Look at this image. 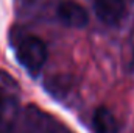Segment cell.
<instances>
[{
	"instance_id": "6da1fadb",
	"label": "cell",
	"mask_w": 134,
	"mask_h": 133,
	"mask_svg": "<svg viewBox=\"0 0 134 133\" xmlns=\"http://www.w3.org/2000/svg\"><path fill=\"white\" fill-rule=\"evenodd\" d=\"M16 57L27 72L30 74H39L47 61V45L45 42L34 36V34H25L19 38L16 44Z\"/></svg>"
},
{
	"instance_id": "7a4b0ae2",
	"label": "cell",
	"mask_w": 134,
	"mask_h": 133,
	"mask_svg": "<svg viewBox=\"0 0 134 133\" xmlns=\"http://www.w3.org/2000/svg\"><path fill=\"white\" fill-rule=\"evenodd\" d=\"M56 16L61 24L70 28H84L89 24V13L86 8L73 0H64L58 5Z\"/></svg>"
},
{
	"instance_id": "3957f363",
	"label": "cell",
	"mask_w": 134,
	"mask_h": 133,
	"mask_svg": "<svg viewBox=\"0 0 134 133\" xmlns=\"http://www.w3.org/2000/svg\"><path fill=\"white\" fill-rule=\"evenodd\" d=\"M126 11L125 0H94V13L106 25H117Z\"/></svg>"
},
{
	"instance_id": "277c9868",
	"label": "cell",
	"mask_w": 134,
	"mask_h": 133,
	"mask_svg": "<svg viewBox=\"0 0 134 133\" xmlns=\"http://www.w3.org/2000/svg\"><path fill=\"white\" fill-rule=\"evenodd\" d=\"M17 113V103L11 94L0 88V133H9Z\"/></svg>"
},
{
	"instance_id": "5b68a950",
	"label": "cell",
	"mask_w": 134,
	"mask_h": 133,
	"mask_svg": "<svg viewBox=\"0 0 134 133\" xmlns=\"http://www.w3.org/2000/svg\"><path fill=\"white\" fill-rule=\"evenodd\" d=\"M92 127L95 133H119L117 121L111 110H108L106 106H100L95 110L92 117Z\"/></svg>"
},
{
	"instance_id": "8992f818",
	"label": "cell",
	"mask_w": 134,
	"mask_h": 133,
	"mask_svg": "<svg viewBox=\"0 0 134 133\" xmlns=\"http://www.w3.org/2000/svg\"><path fill=\"white\" fill-rule=\"evenodd\" d=\"M17 2H19L20 6H31L36 0H17Z\"/></svg>"
}]
</instances>
